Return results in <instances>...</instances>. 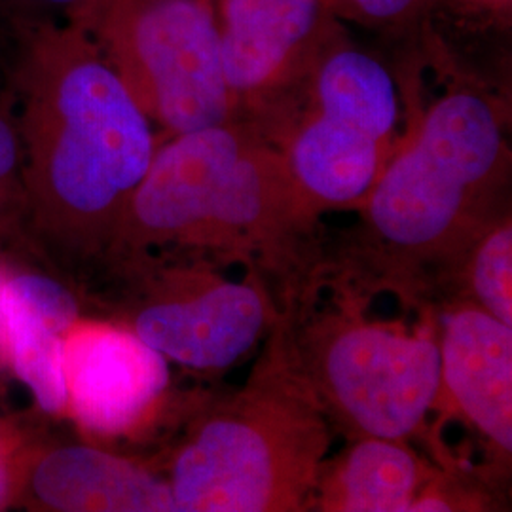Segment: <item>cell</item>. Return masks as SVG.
I'll list each match as a JSON object with an SVG mask.
<instances>
[{
  "label": "cell",
  "instance_id": "6da1fadb",
  "mask_svg": "<svg viewBox=\"0 0 512 512\" xmlns=\"http://www.w3.org/2000/svg\"><path fill=\"white\" fill-rule=\"evenodd\" d=\"M509 184L501 105L475 84H452L406 126L359 205L344 277L408 302L454 289L478 236L509 213Z\"/></svg>",
  "mask_w": 512,
  "mask_h": 512
},
{
  "label": "cell",
  "instance_id": "7a4b0ae2",
  "mask_svg": "<svg viewBox=\"0 0 512 512\" xmlns=\"http://www.w3.org/2000/svg\"><path fill=\"white\" fill-rule=\"evenodd\" d=\"M315 222L281 150L238 118L158 145L107 256L118 264L154 253L238 262L283 308L319 266Z\"/></svg>",
  "mask_w": 512,
  "mask_h": 512
},
{
  "label": "cell",
  "instance_id": "3957f363",
  "mask_svg": "<svg viewBox=\"0 0 512 512\" xmlns=\"http://www.w3.org/2000/svg\"><path fill=\"white\" fill-rule=\"evenodd\" d=\"M19 29L25 205L63 249L107 255L158 148L154 124L78 27Z\"/></svg>",
  "mask_w": 512,
  "mask_h": 512
},
{
  "label": "cell",
  "instance_id": "277c9868",
  "mask_svg": "<svg viewBox=\"0 0 512 512\" xmlns=\"http://www.w3.org/2000/svg\"><path fill=\"white\" fill-rule=\"evenodd\" d=\"M270 338L245 385L205 406L169 459L177 512L311 511L334 425Z\"/></svg>",
  "mask_w": 512,
  "mask_h": 512
},
{
  "label": "cell",
  "instance_id": "5b68a950",
  "mask_svg": "<svg viewBox=\"0 0 512 512\" xmlns=\"http://www.w3.org/2000/svg\"><path fill=\"white\" fill-rule=\"evenodd\" d=\"M346 293L325 310L296 294L272 336L332 425L351 439H412L440 404L439 342L366 319Z\"/></svg>",
  "mask_w": 512,
  "mask_h": 512
},
{
  "label": "cell",
  "instance_id": "8992f818",
  "mask_svg": "<svg viewBox=\"0 0 512 512\" xmlns=\"http://www.w3.org/2000/svg\"><path fill=\"white\" fill-rule=\"evenodd\" d=\"M401 120L393 74L344 33L262 131L281 150L298 194L319 217L365 202L399 145Z\"/></svg>",
  "mask_w": 512,
  "mask_h": 512
},
{
  "label": "cell",
  "instance_id": "52a82bcc",
  "mask_svg": "<svg viewBox=\"0 0 512 512\" xmlns=\"http://www.w3.org/2000/svg\"><path fill=\"white\" fill-rule=\"evenodd\" d=\"M63 21L92 40L167 137L238 120L213 0H86Z\"/></svg>",
  "mask_w": 512,
  "mask_h": 512
},
{
  "label": "cell",
  "instance_id": "ba28073f",
  "mask_svg": "<svg viewBox=\"0 0 512 512\" xmlns=\"http://www.w3.org/2000/svg\"><path fill=\"white\" fill-rule=\"evenodd\" d=\"M118 266L135 291L126 327L167 361L190 370L238 365L281 315L274 291L253 272L230 279L217 264L190 256H141Z\"/></svg>",
  "mask_w": 512,
  "mask_h": 512
},
{
  "label": "cell",
  "instance_id": "9c48e42d",
  "mask_svg": "<svg viewBox=\"0 0 512 512\" xmlns=\"http://www.w3.org/2000/svg\"><path fill=\"white\" fill-rule=\"evenodd\" d=\"M220 67L239 120L266 126L344 35L327 0H213Z\"/></svg>",
  "mask_w": 512,
  "mask_h": 512
},
{
  "label": "cell",
  "instance_id": "30bf717a",
  "mask_svg": "<svg viewBox=\"0 0 512 512\" xmlns=\"http://www.w3.org/2000/svg\"><path fill=\"white\" fill-rule=\"evenodd\" d=\"M67 412L97 437L143 427L164 403L169 361L126 325L76 321L65 336Z\"/></svg>",
  "mask_w": 512,
  "mask_h": 512
},
{
  "label": "cell",
  "instance_id": "8fae6325",
  "mask_svg": "<svg viewBox=\"0 0 512 512\" xmlns=\"http://www.w3.org/2000/svg\"><path fill=\"white\" fill-rule=\"evenodd\" d=\"M440 401L490 446L499 467L512 454V327L467 300L439 317Z\"/></svg>",
  "mask_w": 512,
  "mask_h": 512
},
{
  "label": "cell",
  "instance_id": "7c38bea8",
  "mask_svg": "<svg viewBox=\"0 0 512 512\" xmlns=\"http://www.w3.org/2000/svg\"><path fill=\"white\" fill-rule=\"evenodd\" d=\"M31 492L54 511L177 512L167 480L92 446H63L31 471Z\"/></svg>",
  "mask_w": 512,
  "mask_h": 512
},
{
  "label": "cell",
  "instance_id": "4fadbf2b",
  "mask_svg": "<svg viewBox=\"0 0 512 512\" xmlns=\"http://www.w3.org/2000/svg\"><path fill=\"white\" fill-rule=\"evenodd\" d=\"M6 363L48 414L67 412L65 336L78 321L74 294L52 277L8 274Z\"/></svg>",
  "mask_w": 512,
  "mask_h": 512
},
{
  "label": "cell",
  "instance_id": "5bb4252c",
  "mask_svg": "<svg viewBox=\"0 0 512 512\" xmlns=\"http://www.w3.org/2000/svg\"><path fill=\"white\" fill-rule=\"evenodd\" d=\"M435 473L406 440L357 437L327 459L311 511L410 512Z\"/></svg>",
  "mask_w": 512,
  "mask_h": 512
},
{
  "label": "cell",
  "instance_id": "9a60e30c",
  "mask_svg": "<svg viewBox=\"0 0 512 512\" xmlns=\"http://www.w3.org/2000/svg\"><path fill=\"white\" fill-rule=\"evenodd\" d=\"M511 211L495 219L473 243L459 266L454 289L467 300L512 327ZM452 289V291H454Z\"/></svg>",
  "mask_w": 512,
  "mask_h": 512
},
{
  "label": "cell",
  "instance_id": "2e32d148",
  "mask_svg": "<svg viewBox=\"0 0 512 512\" xmlns=\"http://www.w3.org/2000/svg\"><path fill=\"white\" fill-rule=\"evenodd\" d=\"M25 203L23 154L18 126L0 110V213Z\"/></svg>",
  "mask_w": 512,
  "mask_h": 512
},
{
  "label": "cell",
  "instance_id": "e0dca14e",
  "mask_svg": "<svg viewBox=\"0 0 512 512\" xmlns=\"http://www.w3.org/2000/svg\"><path fill=\"white\" fill-rule=\"evenodd\" d=\"M338 19H353L363 25H399L412 18L423 0H327Z\"/></svg>",
  "mask_w": 512,
  "mask_h": 512
},
{
  "label": "cell",
  "instance_id": "ac0fdd59",
  "mask_svg": "<svg viewBox=\"0 0 512 512\" xmlns=\"http://www.w3.org/2000/svg\"><path fill=\"white\" fill-rule=\"evenodd\" d=\"M84 2L86 0H4V6L10 10L19 27H25L38 21H50L55 14H61L65 19Z\"/></svg>",
  "mask_w": 512,
  "mask_h": 512
},
{
  "label": "cell",
  "instance_id": "d6986e66",
  "mask_svg": "<svg viewBox=\"0 0 512 512\" xmlns=\"http://www.w3.org/2000/svg\"><path fill=\"white\" fill-rule=\"evenodd\" d=\"M6 281H8V272L0 266V363H6V340H8Z\"/></svg>",
  "mask_w": 512,
  "mask_h": 512
},
{
  "label": "cell",
  "instance_id": "ffe728a7",
  "mask_svg": "<svg viewBox=\"0 0 512 512\" xmlns=\"http://www.w3.org/2000/svg\"><path fill=\"white\" fill-rule=\"evenodd\" d=\"M8 494H10V475H8L4 459L0 456V507L6 503Z\"/></svg>",
  "mask_w": 512,
  "mask_h": 512
}]
</instances>
